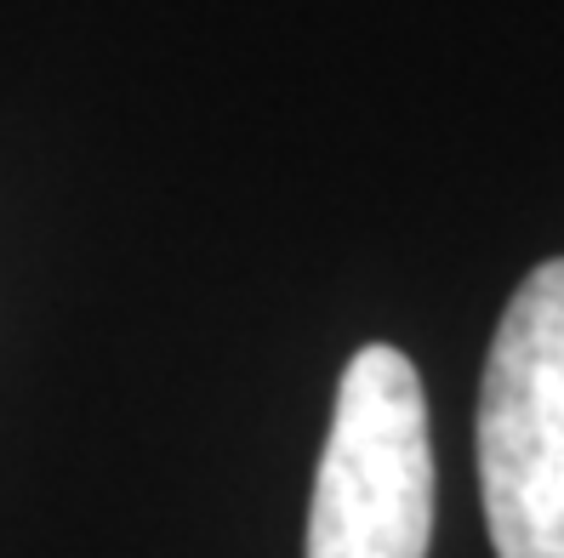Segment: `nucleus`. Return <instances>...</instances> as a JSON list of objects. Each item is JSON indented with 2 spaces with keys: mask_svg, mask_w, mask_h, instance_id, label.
<instances>
[{
  "mask_svg": "<svg viewBox=\"0 0 564 558\" xmlns=\"http://www.w3.org/2000/svg\"><path fill=\"white\" fill-rule=\"evenodd\" d=\"M434 536V445L416 365L365 342L337 382L319 456L308 558H427Z\"/></svg>",
  "mask_w": 564,
  "mask_h": 558,
  "instance_id": "nucleus-2",
  "label": "nucleus"
},
{
  "mask_svg": "<svg viewBox=\"0 0 564 558\" xmlns=\"http://www.w3.org/2000/svg\"><path fill=\"white\" fill-rule=\"evenodd\" d=\"M479 496L496 558H564V256L530 269L479 382Z\"/></svg>",
  "mask_w": 564,
  "mask_h": 558,
  "instance_id": "nucleus-1",
  "label": "nucleus"
}]
</instances>
